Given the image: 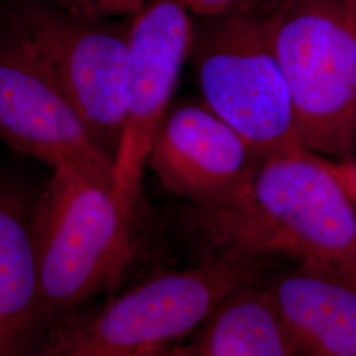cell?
Listing matches in <instances>:
<instances>
[{"label":"cell","instance_id":"obj_1","mask_svg":"<svg viewBox=\"0 0 356 356\" xmlns=\"http://www.w3.org/2000/svg\"><path fill=\"white\" fill-rule=\"evenodd\" d=\"M219 250L285 256L356 282V206L326 159L297 145L261 159L226 198L194 206Z\"/></svg>","mask_w":356,"mask_h":356},{"label":"cell","instance_id":"obj_2","mask_svg":"<svg viewBox=\"0 0 356 356\" xmlns=\"http://www.w3.org/2000/svg\"><path fill=\"white\" fill-rule=\"evenodd\" d=\"M136 213L113 184L73 169H53L33 206L47 335L95 297L122 285L136 256Z\"/></svg>","mask_w":356,"mask_h":356},{"label":"cell","instance_id":"obj_3","mask_svg":"<svg viewBox=\"0 0 356 356\" xmlns=\"http://www.w3.org/2000/svg\"><path fill=\"white\" fill-rule=\"evenodd\" d=\"M260 260L219 250L197 266L156 273L64 319L36 356H136L184 342L229 293L254 280Z\"/></svg>","mask_w":356,"mask_h":356},{"label":"cell","instance_id":"obj_4","mask_svg":"<svg viewBox=\"0 0 356 356\" xmlns=\"http://www.w3.org/2000/svg\"><path fill=\"white\" fill-rule=\"evenodd\" d=\"M268 32L301 144L331 160L356 147V26L343 0H276Z\"/></svg>","mask_w":356,"mask_h":356},{"label":"cell","instance_id":"obj_5","mask_svg":"<svg viewBox=\"0 0 356 356\" xmlns=\"http://www.w3.org/2000/svg\"><path fill=\"white\" fill-rule=\"evenodd\" d=\"M195 31L193 69L202 103L260 159L302 145L292 97L257 4Z\"/></svg>","mask_w":356,"mask_h":356},{"label":"cell","instance_id":"obj_6","mask_svg":"<svg viewBox=\"0 0 356 356\" xmlns=\"http://www.w3.org/2000/svg\"><path fill=\"white\" fill-rule=\"evenodd\" d=\"M13 23V38L114 160L127 111L129 22L88 19L45 0H22Z\"/></svg>","mask_w":356,"mask_h":356},{"label":"cell","instance_id":"obj_7","mask_svg":"<svg viewBox=\"0 0 356 356\" xmlns=\"http://www.w3.org/2000/svg\"><path fill=\"white\" fill-rule=\"evenodd\" d=\"M184 0H148L129 19L127 111L114 159L115 191L134 207L153 141L163 124L195 38Z\"/></svg>","mask_w":356,"mask_h":356},{"label":"cell","instance_id":"obj_8","mask_svg":"<svg viewBox=\"0 0 356 356\" xmlns=\"http://www.w3.org/2000/svg\"><path fill=\"white\" fill-rule=\"evenodd\" d=\"M0 140L51 169H73L115 186L111 156L13 38L0 49Z\"/></svg>","mask_w":356,"mask_h":356},{"label":"cell","instance_id":"obj_9","mask_svg":"<svg viewBox=\"0 0 356 356\" xmlns=\"http://www.w3.org/2000/svg\"><path fill=\"white\" fill-rule=\"evenodd\" d=\"M260 160L204 103H188L166 115L147 166L168 191L201 206L218 202L242 186Z\"/></svg>","mask_w":356,"mask_h":356},{"label":"cell","instance_id":"obj_10","mask_svg":"<svg viewBox=\"0 0 356 356\" xmlns=\"http://www.w3.org/2000/svg\"><path fill=\"white\" fill-rule=\"evenodd\" d=\"M296 356H356V282L297 264L261 284Z\"/></svg>","mask_w":356,"mask_h":356},{"label":"cell","instance_id":"obj_11","mask_svg":"<svg viewBox=\"0 0 356 356\" xmlns=\"http://www.w3.org/2000/svg\"><path fill=\"white\" fill-rule=\"evenodd\" d=\"M33 206L0 179V356H36L45 339Z\"/></svg>","mask_w":356,"mask_h":356},{"label":"cell","instance_id":"obj_12","mask_svg":"<svg viewBox=\"0 0 356 356\" xmlns=\"http://www.w3.org/2000/svg\"><path fill=\"white\" fill-rule=\"evenodd\" d=\"M188 356H296L266 289L245 282L195 331Z\"/></svg>","mask_w":356,"mask_h":356},{"label":"cell","instance_id":"obj_13","mask_svg":"<svg viewBox=\"0 0 356 356\" xmlns=\"http://www.w3.org/2000/svg\"><path fill=\"white\" fill-rule=\"evenodd\" d=\"M67 13L88 19L132 16L148 0H45Z\"/></svg>","mask_w":356,"mask_h":356},{"label":"cell","instance_id":"obj_14","mask_svg":"<svg viewBox=\"0 0 356 356\" xmlns=\"http://www.w3.org/2000/svg\"><path fill=\"white\" fill-rule=\"evenodd\" d=\"M194 16L213 19L257 4L259 0H184Z\"/></svg>","mask_w":356,"mask_h":356},{"label":"cell","instance_id":"obj_15","mask_svg":"<svg viewBox=\"0 0 356 356\" xmlns=\"http://www.w3.org/2000/svg\"><path fill=\"white\" fill-rule=\"evenodd\" d=\"M325 159L331 172L338 178L344 191H347V194L356 206V157H350L344 160H331L327 157Z\"/></svg>","mask_w":356,"mask_h":356},{"label":"cell","instance_id":"obj_16","mask_svg":"<svg viewBox=\"0 0 356 356\" xmlns=\"http://www.w3.org/2000/svg\"><path fill=\"white\" fill-rule=\"evenodd\" d=\"M189 350H191V342L184 341L179 343L170 344V346L161 347V348L136 356H188Z\"/></svg>","mask_w":356,"mask_h":356},{"label":"cell","instance_id":"obj_17","mask_svg":"<svg viewBox=\"0 0 356 356\" xmlns=\"http://www.w3.org/2000/svg\"><path fill=\"white\" fill-rule=\"evenodd\" d=\"M343 1L346 4V10L350 15V19L356 26V0H343Z\"/></svg>","mask_w":356,"mask_h":356}]
</instances>
